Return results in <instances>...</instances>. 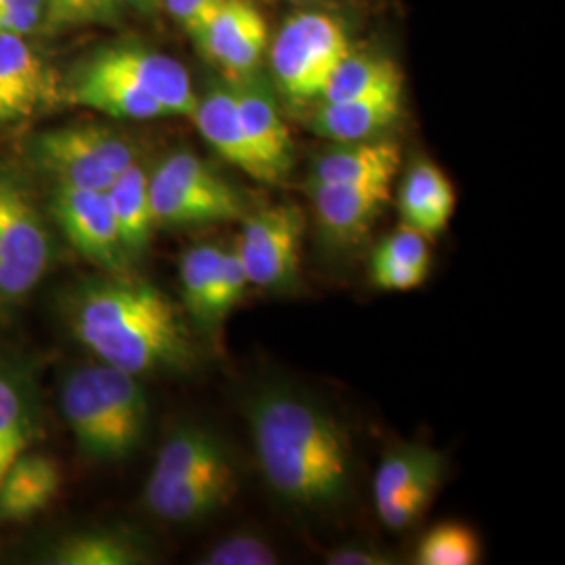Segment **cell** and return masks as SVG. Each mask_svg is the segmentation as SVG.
<instances>
[{
	"mask_svg": "<svg viewBox=\"0 0 565 565\" xmlns=\"http://www.w3.org/2000/svg\"><path fill=\"white\" fill-rule=\"evenodd\" d=\"M264 480L291 505L340 503L352 476L350 438L338 417L289 387H266L247 403Z\"/></svg>",
	"mask_w": 565,
	"mask_h": 565,
	"instance_id": "1",
	"label": "cell"
},
{
	"mask_svg": "<svg viewBox=\"0 0 565 565\" xmlns=\"http://www.w3.org/2000/svg\"><path fill=\"white\" fill-rule=\"evenodd\" d=\"M74 331L99 361L135 377L186 369L195 348L179 306L151 282L107 279L74 302Z\"/></svg>",
	"mask_w": 565,
	"mask_h": 565,
	"instance_id": "2",
	"label": "cell"
},
{
	"mask_svg": "<svg viewBox=\"0 0 565 565\" xmlns=\"http://www.w3.org/2000/svg\"><path fill=\"white\" fill-rule=\"evenodd\" d=\"M61 406L90 459L120 461L142 440L147 398L137 377L121 369L105 363L78 369L63 385Z\"/></svg>",
	"mask_w": 565,
	"mask_h": 565,
	"instance_id": "3",
	"label": "cell"
},
{
	"mask_svg": "<svg viewBox=\"0 0 565 565\" xmlns=\"http://www.w3.org/2000/svg\"><path fill=\"white\" fill-rule=\"evenodd\" d=\"M153 221L162 226H207L247 216L242 191L191 151H174L149 174Z\"/></svg>",
	"mask_w": 565,
	"mask_h": 565,
	"instance_id": "4",
	"label": "cell"
},
{
	"mask_svg": "<svg viewBox=\"0 0 565 565\" xmlns=\"http://www.w3.org/2000/svg\"><path fill=\"white\" fill-rule=\"evenodd\" d=\"M350 51L342 20L324 11H302L282 21L266 53L282 97L303 103L321 99L324 84Z\"/></svg>",
	"mask_w": 565,
	"mask_h": 565,
	"instance_id": "5",
	"label": "cell"
},
{
	"mask_svg": "<svg viewBox=\"0 0 565 565\" xmlns=\"http://www.w3.org/2000/svg\"><path fill=\"white\" fill-rule=\"evenodd\" d=\"M34 158L60 184L107 191L130 163L137 162V147L118 130L82 124L39 135Z\"/></svg>",
	"mask_w": 565,
	"mask_h": 565,
	"instance_id": "6",
	"label": "cell"
},
{
	"mask_svg": "<svg viewBox=\"0 0 565 565\" xmlns=\"http://www.w3.org/2000/svg\"><path fill=\"white\" fill-rule=\"evenodd\" d=\"M242 256L247 279L256 287L279 291L291 289L300 279L306 216L294 203H277L243 218Z\"/></svg>",
	"mask_w": 565,
	"mask_h": 565,
	"instance_id": "7",
	"label": "cell"
},
{
	"mask_svg": "<svg viewBox=\"0 0 565 565\" xmlns=\"http://www.w3.org/2000/svg\"><path fill=\"white\" fill-rule=\"evenodd\" d=\"M46 264L49 237L39 214L13 182L0 179V296L34 289Z\"/></svg>",
	"mask_w": 565,
	"mask_h": 565,
	"instance_id": "8",
	"label": "cell"
},
{
	"mask_svg": "<svg viewBox=\"0 0 565 565\" xmlns=\"http://www.w3.org/2000/svg\"><path fill=\"white\" fill-rule=\"evenodd\" d=\"M195 44L223 72L224 81H243L263 67L268 25L254 0H224Z\"/></svg>",
	"mask_w": 565,
	"mask_h": 565,
	"instance_id": "9",
	"label": "cell"
},
{
	"mask_svg": "<svg viewBox=\"0 0 565 565\" xmlns=\"http://www.w3.org/2000/svg\"><path fill=\"white\" fill-rule=\"evenodd\" d=\"M88 63L124 76L162 103L168 116H189L198 105L193 82L181 61L141 44H109L97 49Z\"/></svg>",
	"mask_w": 565,
	"mask_h": 565,
	"instance_id": "10",
	"label": "cell"
},
{
	"mask_svg": "<svg viewBox=\"0 0 565 565\" xmlns=\"http://www.w3.org/2000/svg\"><path fill=\"white\" fill-rule=\"evenodd\" d=\"M315 218L324 239L338 247L363 242L392 198L387 182H308Z\"/></svg>",
	"mask_w": 565,
	"mask_h": 565,
	"instance_id": "11",
	"label": "cell"
},
{
	"mask_svg": "<svg viewBox=\"0 0 565 565\" xmlns=\"http://www.w3.org/2000/svg\"><path fill=\"white\" fill-rule=\"evenodd\" d=\"M53 210L67 239L86 258L111 268L126 260L118 224L105 191L60 184Z\"/></svg>",
	"mask_w": 565,
	"mask_h": 565,
	"instance_id": "12",
	"label": "cell"
},
{
	"mask_svg": "<svg viewBox=\"0 0 565 565\" xmlns=\"http://www.w3.org/2000/svg\"><path fill=\"white\" fill-rule=\"evenodd\" d=\"M60 99V81L23 36L0 34V121H20Z\"/></svg>",
	"mask_w": 565,
	"mask_h": 565,
	"instance_id": "13",
	"label": "cell"
},
{
	"mask_svg": "<svg viewBox=\"0 0 565 565\" xmlns=\"http://www.w3.org/2000/svg\"><path fill=\"white\" fill-rule=\"evenodd\" d=\"M226 84L233 93L247 139L270 170L273 181L281 182L294 166V142L270 84L264 81L260 72Z\"/></svg>",
	"mask_w": 565,
	"mask_h": 565,
	"instance_id": "14",
	"label": "cell"
},
{
	"mask_svg": "<svg viewBox=\"0 0 565 565\" xmlns=\"http://www.w3.org/2000/svg\"><path fill=\"white\" fill-rule=\"evenodd\" d=\"M191 118L205 142L223 160L233 163L256 181L275 182L270 170L243 130L233 93L226 82L212 86L203 97H198Z\"/></svg>",
	"mask_w": 565,
	"mask_h": 565,
	"instance_id": "15",
	"label": "cell"
},
{
	"mask_svg": "<svg viewBox=\"0 0 565 565\" xmlns=\"http://www.w3.org/2000/svg\"><path fill=\"white\" fill-rule=\"evenodd\" d=\"M67 102L116 120H158L168 111L137 84L84 60L74 67L65 90Z\"/></svg>",
	"mask_w": 565,
	"mask_h": 565,
	"instance_id": "16",
	"label": "cell"
},
{
	"mask_svg": "<svg viewBox=\"0 0 565 565\" xmlns=\"http://www.w3.org/2000/svg\"><path fill=\"white\" fill-rule=\"evenodd\" d=\"M401 111L403 88H387L348 102H321L310 128L333 142L366 141L382 137L401 118Z\"/></svg>",
	"mask_w": 565,
	"mask_h": 565,
	"instance_id": "17",
	"label": "cell"
},
{
	"mask_svg": "<svg viewBox=\"0 0 565 565\" xmlns=\"http://www.w3.org/2000/svg\"><path fill=\"white\" fill-rule=\"evenodd\" d=\"M401 168V147L390 139L335 142L321 153L310 172L308 182L354 184V182H387L392 184Z\"/></svg>",
	"mask_w": 565,
	"mask_h": 565,
	"instance_id": "18",
	"label": "cell"
},
{
	"mask_svg": "<svg viewBox=\"0 0 565 565\" xmlns=\"http://www.w3.org/2000/svg\"><path fill=\"white\" fill-rule=\"evenodd\" d=\"M237 492L235 469H224L177 484L145 486V503L166 522H195L231 503Z\"/></svg>",
	"mask_w": 565,
	"mask_h": 565,
	"instance_id": "19",
	"label": "cell"
},
{
	"mask_svg": "<svg viewBox=\"0 0 565 565\" xmlns=\"http://www.w3.org/2000/svg\"><path fill=\"white\" fill-rule=\"evenodd\" d=\"M455 186L436 163L417 160L408 168L398 193L403 224L431 237L445 231L455 214Z\"/></svg>",
	"mask_w": 565,
	"mask_h": 565,
	"instance_id": "20",
	"label": "cell"
},
{
	"mask_svg": "<svg viewBox=\"0 0 565 565\" xmlns=\"http://www.w3.org/2000/svg\"><path fill=\"white\" fill-rule=\"evenodd\" d=\"M231 467L223 443L212 431L184 425L166 438L147 484H177Z\"/></svg>",
	"mask_w": 565,
	"mask_h": 565,
	"instance_id": "21",
	"label": "cell"
},
{
	"mask_svg": "<svg viewBox=\"0 0 565 565\" xmlns=\"http://www.w3.org/2000/svg\"><path fill=\"white\" fill-rule=\"evenodd\" d=\"M60 488L57 461L23 452L0 480V515L4 520H28L51 505Z\"/></svg>",
	"mask_w": 565,
	"mask_h": 565,
	"instance_id": "22",
	"label": "cell"
},
{
	"mask_svg": "<svg viewBox=\"0 0 565 565\" xmlns=\"http://www.w3.org/2000/svg\"><path fill=\"white\" fill-rule=\"evenodd\" d=\"M105 193L118 224L126 256L141 254L156 226L149 200V172L139 162L130 163Z\"/></svg>",
	"mask_w": 565,
	"mask_h": 565,
	"instance_id": "23",
	"label": "cell"
},
{
	"mask_svg": "<svg viewBox=\"0 0 565 565\" xmlns=\"http://www.w3.org/2000/svg\"><path fill=\"white\" fill-rule=\"evenodd\" d=\"M398 63L385 55L350 51L324 84L321 102H348L387 88H403Z\"/></svg>",
	"mask_w": 565,
	"mask_h": 565,
	"instance_id": "24",
	"label": "cell"
},
{
	"mask_svg": "<svg viewBox=\"0 0 565 565\" xmlns=\"http://www.w3.org/2000/svg\"><path fill=\"white\" fill-rule=\"evenodd\" d=\"M145 553L141 545L111 530L81 532L63 539L53 551L57 565H135L141 564Z\"/></svg>",
	"mask_w": 565,
	"mask_h": 565,
	"instance_id": "25",
	"label": "cell"
},
{
	"mask_svg": "<svg viewBox=\"0 0 565 565\" xmlns=\"http://www.w3.org/2000/svg\"><path fill=\"white\" fill-rule=\"evenodd\" d=\"M223 254V245H216V243H202L182 254V300H184V308L202 327H205L207 303L218 277Z\"/></svg>",
	"mask_w": 565,
	"mask_h": 565,
	"instance_id": "26",
	"label": "cell"
},
{
	"mask_svg": "<svg viewBox=\"0 0 565 565\" xmlns=\"http://www.w3.org/2000/svg\"><path fill=\"white\" fill-rule=\"evenodd\" d=\"M443 455L434 448L424 445H398L390 448L373 478V499L375 507H382L401 494L425 467L440 459Z\"/></svg>",
	"mask_w": 565,
	"mask_h": 565,
	"instance_id": "27",
	"label": "cell"
},
{
	"mask_svg": "<svg viewBox=\"0 0 565 565\" xmlns=\"http://www.w3.org/2000/svg\"><path fill=\"white\" fill-rule=\"evenodd\" d=\"M480 562V541L471 527L457 522L431 527L419 541L415 564L473 565Z\"/></svg>",
	"mask_w": 565,
	"mask_h": 565,
	"instance_id": "28",
	"label": "cell"
},
{
	"mask_svg": "<svg viewBox=\"0 0 565 565\" xmlns=\"http://www.w3.org/2000/svg\"><path fill=\"white\" fill-rule=\"evenodd\" d=\"M443 473H445V459L440 457L434 463L427 465L401 494H396L392 501H387L382 507H375L385 527L404 530L415 524L424 515L425 509L431 505L438 492V486L443 482Z\"/></svg>",
	"mask_w": 565,
	"mask_h": 565,
	"instance_id": "29",
	"label": "cell"
},
{
	"mask_svg": "<svg viewBox=\"0 0 565 565\" xmlns=\"http://www.w3.org/2000/svg\"><path fill=\"white\" fill-rule=\"evenodd\" d=\"M120 0H44L42 34L57 36L82 25H107L120 21Z\"/></svg>",
	"mask_w": 565,
	"mask_h": 565,
	"instance_id": "30",
	"label": "cell"
},
{
	"mask_svg": "<svg viewBox=\"0 0 565 565\" xmlns=\"http://www.w3.org/2000/svg\"><path fill=\"white\" fill-rule=\"evenodd\" d=\"M249 285L252 282L247 279L237 245L224 247L223 260H221L218 277H216L212 296H210L203 329H214V327L223 324L224 319L233 312V308H237L245 298V291Z\"/></svg>",
	"mask_w": 565,
	"mask_h": 565,
	"instance_id": "31",
	"label": "cell"
},
{
	"mask_svg": "<svg viewBox=\"0 0 565 565\" xmlns=\"http://www.w3.org/2000/svg\"><path fill=\"white\" fill-rule=\"evenodd\" d=\"M277 562V551L256 532L224 536L203 557L205 565H275Z\"/></svg>",
	"mask_w": 565,
	"mask_h": 565,
	"instance_id": "32",
	"label": "cell"
},
{
	"mask_svg": "<svg viewBox=\"0 0 565 565\" xmlns=\"http://www.w3.org/2000/svg\"><path fill=\"white\" fill-rule=\"evenodd\" d=\"M375 254L429 273L431 252H429L427 235L408 224H403L394 233H390L384 242L380 243Z\"/></svg>",
	"mask_w": 565,
	"mask_h": 565,
	"instance_id": "33",
	"label": "cell"
},
{
	"mask_svg": "<svg viewBox=\"0 0 565 565\" xmlns=\"http://www.w3.org/2000/svg\"><path fill=\"white\" fill-rule=\"evenodd\" d=\"M0 450L20 457L25 450V419L20 394L0 377Z\"/></svg>",
	"mask_w": 565,
	"mask_h": 565,
	"instance_id": "34",
	"label": "cell"
},
{
	"mask_svg": "<svg viewBox=\"0 0 565 565\" xmlns=\"http://www.w3.org/2000/svg\"><path fill=\"white\" fill-rule=\"evenodd\" d=\"M427 275L429 273L422 268L390 260L380 254H373L371 258V281L382 291H411L424 285Z\"/></svg>",
	"mask_w": 565,
	"mask_h": 565,
	"instance_id": "35",
	"label": "cell"
},
{
	"mask_svg": "<svg viewBox=\"0 0 565 565\" xmlns=\"http://www.w3.org/2000/svg\"><path fill=\"white\" fill-rule=\"evenodd\" d=\"M44 0H2L0 2V34L28 39L41 32Z\"/></svg>",
	"mask_w": 565,
	"mask_h": 565,
	"instance_id": "36",
	"label": "cell"
},
{
	"mask_svg": "<svg viewBox=\"0 0 565 565\" xmlns=\"http://www.w3.org/2000/svg\"><path fill=\"white\" fill-rule=\"evenodd\" d=\"M224 0H162V9L181 25L182 30L198 41L205 25L223 7Z\"/></svg>",
	"mask_w": 565,
	"mask_h": 565,
	"instance_id": "37",
	"label": "cell"
},
{
	"mask_svg": "<svg viewBox=\"0 0 565 565\" xmlns=\"http://www.w3.org/2000/svg\"><path fill=\"white\" fill-rule=\"evenodd\" d=\"M329 565H390L396 564L392 553L380 546L348 545L331 551L324 559Z\"/></svg>",
	"mask_w": 565,
	"mask_h": 565,
	"instance_id": "38",
	"label": "cell"
},
{
	"mask_svg": "<svg viewBox=\"0 0 565 565\" xmlns=\"http://www.w3.org/2000/svg\"><path fill=\"white\" fill-rule=\"evenodd\" d=\"M124 9H132L142 15H156L162 11V0H120Z\"/></svg>",
	"mask_w": 565,
	"mask_h": 565,
	"instance_id": "39",
	"label": "cell"
},
{
	"mask_svg": "<svg viewBox=\"0 0 565 565\" xmlns=\"http://www.w3.org/2000/svg\"><path fill=\"white\" fill-rule=\"evenodd\" d=\"M23 455V452H21ZM15 455H9V452H4V450H0V480H2V476L7 473V469L11 467V465L15 463Z\"/></svg>",
	"mask_w": 565,
	"mask_h": 565,
	"instance_id": "40",
	"label": "cell"
},
{
	"mask_svg": "<svg viewBox=\"0 0 565 565\" xmlns=\"http://www.w3.org/2000/svg\"><path fill=\"white\" fill-rule=\"evenodd\" d=\"M0 2H2V0H0Z\"/></svg>",
	"mask_w": 565,
	"mask_h": 565,
	"instance_id": "41",
	"label": "cell"
}]
</instances>
